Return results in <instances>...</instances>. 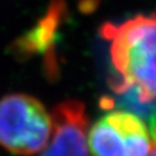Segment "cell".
<instances>
[{
  "label": "cell",
  "instance_id": "cell-1",
  "mask_svg": "<svg viewBox=\"0 0 156 156\" xmlns=\"http://www.w3.org/2000/svg\"><path fill=\"white\" fill-rule=\"evenodd\" d=\"M100 34L119 81L113 89L134 92L144 103L156 102V14H138L123 22H105Z\"/></svg>",
  "mask_w": 156,
  "mask_h": 156
},
{
  "label": "cell",
  "instance_id": "cell-2",
  "mask_svg": "<svg viewBox=\"0 0 156 156\" xmlns=\"http://www.w3.org/2000/svg\"><path fill=\"white\" fill-rule=\"evenodd\" d=\"M52 113L36 97L10 94L0 98V146L19 156H32L48 144Z\"/></svg>",
  "mask_w": 156,
  "mask_h": 156
},
{
  "label": "cell",
  "instance_id": "cell-3",
  "mask_svg": "<svg viewBox=\"0 0 156 156\" xmlns=\"http://www.w3.org/2000/svg\"><path fill=\"white\" fill-rule=\"evenodd\" d=\"M156 133L138 114L111 111L87 133L92 156H146Z\"/></svg>",
  "mask_w": 156,
  "mask_h": 156
},
{
  "label": "cell",
  "instance_id": "cell-4",
  "mask_svg": "<svg viewBox=\"0 0 156 156\" xmlns=\"http://www.w3.org/2000/svg\"><path fill=\"white\" fill-rule=\"evenodd\" d=\"M52 135L41 156H89V118L80 101H63L52 111Z\"/></svg>",
  "mask_w": 156,
  "mask_h": 156
},
{
  "label": "cell",
  "instance_id": "cell-5",
  "mask_svg": "<svg viewBox=\"0 0 156 156\" xmlns=\"http://www.w3.org/2000/svg\"><path fill=\"white\" fill-rule=\"evenodd\" d=\"M146 156H156V135L154 138V141L151 144V147H150V151L147 152Z\"/></svg>",
  "mask_w": 156,
  "mask_h": 156
}]
</instances>
